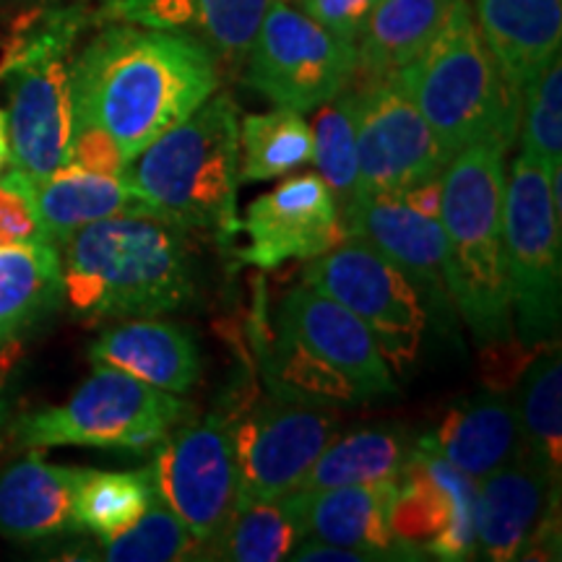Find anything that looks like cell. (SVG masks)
Listing matches in <instances>:
<instances>
[{
	"mask_svg": "<svg viewBox=\"0 0 562 562\" xmlns=\"http://www.w3.org/2000/svg\"><path fill=\"white\" fill-rule=\"evenodd\" d=\"M76 128L89 125L133 161L220 89V63L191 34L102 24L70 66Z\"/></svg>",
	"mask_w": 562,
	"mask_h": 562,
	"instance_id": "obj_1",
	"label": "cell"
},
{
	"mask_svg": "<svg viewBox=\"0 0 562 562\" xmlns=\"http://www.w3.org/2000/svg\"><path fill=\"white\" fill-rule=\"evenodd\" d=\"M63 297L87 318H157L195 300L186 229L161 216H112L58 245Z\"/></svg>",
	"mask_w": 562,
	"mask_h": 562,
	"instance_id": "obj_2",
	"label": "cell"
},
{
	"mask_svg": "<svg viewBox=\"0 0 562 562\" xmlns=\"http://www.w3.org/2000/svg\"><path fill=\"white\" fill-rule=\"evenodd\" d=\"M261 364L271 396L290 402L355 406L396 391L368 328L307 284L281 297L263 331Z\"/></svg>",
	"mask_w": 562,
	"mask_h": 562,
	"instance_id": "obj_3",
	"label": "cell"
},
{
	"mask_svg": "<svg viewBox=\"0 0 562 562\" xmlns=\"http://www.w3.org/2000/svg\"><path fill=\"white\" fill-rule=\"evenodd\" d=\"M391 76L430 125L448 159L480 144L510 151L521 128L524 94L497 68L469 0H456L438 37Z\"/></svg>",
	"mask_w": 562,
	"mask_h": 562,
	"instance_id": "obj_4",
	"label": "cell"
},
{
	"mask_svg": "<svg viewBox=\"0 0 562 562\" xmlns=\"http://www.w3.org/2000/svg\"><path fill=\"white\" fill-rule=\"evenodd\" d=\"M161 220L209 232L229 245L240 232V110L211 94L199 110L154 138L125 175Z\"/></svg>",
	"mask_w": 562,
	"mask_h": 562,
	"instance_id": "obj_5",
	"label": "cell"
},
{
	"mask_svg": "<svg viewBox=\"0 0 562 562\" xmlns=\"http://www.w3.org/2000/svg\"><path fill=\"white\" fill-rule=\"evenodd\" d=\"M505 149L469 146L442 170L440 224L453 307L482 344L510 339L513 307L503 240Z\"/></svg>",
	"mask_w": 562,
	"mask_h": 562,
	"instance_id": "obj_6",
	"label": "cell"
},
{
	"mask_svg": "<svg viewBox=\"0 0 562 562\" xmlns=\"http://www.w3.org/2000/svg\"><path fill=\"white\" fill-rule=\"evenodd\" d=\"M87 21L81 5L55 9L5 55L9 165L30 180L47 178L70 159L76 133L70 50Z\"/></svg>",
	"mask_w": 562,
	"mask_h": 562,
	"instance_id": "obj_7",
	"label": "cell"
},
{
	"mask_svg": "<svg viewBox=\"0 0 562 562\" xmlns=\"http://www.w3.org/2000/svg\"><path fill=\"white\" fill-rule=\"evenodd\" d=\"M191 404L138 381L128 372L97 364L66 404L32 412L11 422L9 432L21 448L76 446L144 456L167 432L191 419Z\"/></svg>",
	"mask_w": 562,
	"mask_h": 562,
	"instance_id": "obj_8",
	"label": "cell"
},
{
	"mask_svg": "<svg viewBox=\"0 0 562 562\" xmlns=\"http://www.w3.org/2000/svg\"><path fill=\"white\" fill-rule=\"evenodd\" d=\"M552 167L521 149L505 180L503 240L510 307L524 344H558L562 313V216L552 201Z\"/></svg>",
	"mask_w": 562,
	"mask_h": 562,
	"instance_id": "obj_9",
	"label": "cell"
},
{
	"mask_svg": "<svg viewBox=\"0 0 562 562\" xmlns=\"http://www.w3.org/2000/svg\"><path fill=\"white\" fill-rule=\"evenodd\" d=\"M243 66L250 89L277 108L305 115L349 87L357 45L336 37L290 0H273Z\"/></svg>",
	"mask_w": 562,
	"mask_h": 562,
	"instance_id": "obj_10",
	"label": "cell"
},
{
	"mask_svg": "<svg viewBox=\"0 0 562 562\" xmlns=\"http://www.w3.org/2000/svg\"><path fill=\"white\" fill-rule=\"evenodd\" d=\"M305 284L347 307L391 370L404 372L419 357L430 311L412 281L372 245L344 237L307 263Z\"/></svg>",
	"mask_w": 562,
	"mask_h": 562,
	"instance_id": "obj_11",
	"label": "cell"
},
{
	"mask_svg": "<svg viewBox=\"0 0 562 562\" xmlns=\"http://www.w3.org/2000/svg\"><path fill=\"white\" fill-rule=\"evenodd\" d=\"M224 422L235 448L237 503L292 495L336 432L328 406L279 396L252 402Z\"/></svg>",
	"mask_w": 562,
	"mask_h": 562,
	"instance_id": "obj_12",
	"label": "cell"
},
{
	"mask_svg": "<svg viewBox=\"0 0 562 562\" xmlns=\"http://www.w3.org/2000/svg\"><path fill=\"white\" fill-rule=\"evenodd\" d=\"M351 87L357 91L355 195L398 199L419 182L440 178L451 159L393 76H355Z\"/></svg>",
	"mask_w": 562,
	"mask_h": 562,
	"instance_id": "obj_13",
	"label": "cell"
},
{
	"mask_svg": "<svg viewBox=\"0 0 562 562\" xmlns=\"http://www.w3.org/2000/svg\"><path fill=\"white\" fill-rule=\"evenodd\" d=\"M151 480L203 550L237 508V463L227 422L220 414L182 422L154 448Z\"/></svg>",
	"mask_w": 562,
	"mask_h": 562,
	"instance_id": "obj_14",
	"label": "cell"
},
{
	"mask_svg": "<svg viewBox=\"0 0 562 562\" xmlns=\"http://www.w3.org/2000/svg\"><path fill=\"white\" fill-rule=\"evenodd\" d=\"M391 533L402 552L435 560L476 558V480L414 442L391 501Z\"/></svg>",
	"mask_w": 562,
	"mask_h": 562,
	"instance_id": "obj_15",
	"label": "cell"
},
{
	"mask_svg": "<svg viewBox=\"0 0 562 562\" xmlns=\"http://www.w3.org/2000/svg\"><path fill=\"white\" fill-rule=\"evenodd\" d=\"M240 229L248 245L237 250V261L258 269L313 261L347 237L339 203L321 175H297L252 201Z\"/></svg>",
	"mask_w": 562,
	"mask_h": 562,
	"instance_id": "obj_16",
	"label": "cell"
},
{
	"mask_svg": "<svg viewBox=\"0 0 562 562\" xmlns=\"http://www.w3.org/2000/svg\"><path fill=\"white\" fill-rule=\"evenodd\" d=\"M339 214L347 237L372 245L412 281L422 302H430L442 321H451L448 243L440 220L422 216L396 195H351Z\"/></svg>",
	"mask_w": 562,
	"mask_h": 562,
	"instance_id": "obj_17",
	"label": "cell"
},
{
	"mask_svg": "<svg viewBox=\"0 0 562 562\" xmlns=\"http://www.w3.org/2000/svg\"><path fill=\"white\" fill-rule=\"evenodd\" d=\"M273 0H97L94 21L191 34L220 66H243Z\"/></svg>",
	"mask_w": 562,
	"mask_h": 562,
	"instance_id": "obj_18",
	"label": "cell"
},
{
	"mask_svg": "<svg viewBox=\"0 0 562 562\" xmlns=\"http://www.w3.org/2000/svg\"><path fill=\"white\" fill-rule=\"evenodd\" d=\"M560 505V490L524 451L476 480V558L508 562L521 558L544 513Z\"/></svg>",
	"mask_w": 562,
	"mask_h": 562,
	"instance_id": "obj_19",
	"label": "cell"
},
{
	"mask_svg": "<svg viewBox=\"0 0 562 562\" xmlns=\"http://www.w3.org/2000/svg\"><path fill=\"white\" fill-rule=\"evenodd\" d=\"M396 482L349 484V487L292 492L286 508L297 518L305 537L370 554V560H393L398 547L391 533V501ZM402 552V550H398Z\"/></svg>",
	"mask_w": 562,
	"mask_h": 562,
	"instance_id": "obj_20",
	"label": "cell"
},
{
	"mask_svg": "<svg viewBox=\"0 0 562 562\" xmlns=\"http://www.w3.org/2000/svg\"><path fill=\"white\" fill-rule=\"evenodd\" d=\"M484 45L518 94L560 55L562 0H472Z\"/></svg>",
	"mask_w": 562,
	"mask_h": 562,
	"instance_id": "obj_21",
	"label": "cell"
},
{
	"mask_svg": "<svg viewBox=\"0 0 562 562\" xmlns=\"http://www.w3.org/2000/svg\"><path fill=\"white\" fill-rule=\"evenodd\" d=\"M83 469L60 467L32 451L0 472V537L34 542L79 531L76 490Z\"/></svg>",
	"mask_w": 562,
	"mask_h": 562,
	"instance_id": "obj_22",
	"label": "cell"
},
{
	"mask_svg": "<svg viewBox=\"0 0 562 562\" xmlns=\"http://www.w3.org/2000/svg\"><path fill=\"white\" fill-rule=\"evenodd\" d=\"M89 360L178 396L191 391L203 372L199 344L191 331L154 318H133L108 328L91 344Z\"/></svg>",
	"mask_w": 562,
	"mask_h": 562,
	"instance_id": "obj_23",
	"label": "cell"
},
{
	"mask_svg": "<svg viewBox=\"0 0 562 562\" xmlns=\"http://www.w3.org/2000/svg\"><path fill=\"white\" fill-rule=\"evenodd\" d=\"M34 206L47 243L60 245L76 229L112 216H159L133 182L66 165L42 180H32Z\"/></svg>",
	"mask_w": 562,
	"mask_h": 562,
	"instance_id": "obj_24",
	"label": "cell"
},
{
	"mask_svg": "<svg viewBox=\"0 0 562 562\" xmlns=\"http://www.w3.org/2000/svg\"><path fill=\"white\" fill-rule=\"evenodd\" d=\"M453 463L472 480H482L524 451L513 402L497 393H482L453 406L438 432L417 440Z\"/></svg>",
	"mask_w": 562,
	"mask_h": 562,
	"instance_id": "obj_25",
	"label": "cell"
},
{
	"mask_svg": "<svg viewBox=\"0 0 562 562\" xmlns=\"http://www.w3.org/2000/svg\"><path fill=\"white\" fill-rule=\"evenodd\" d=\"M456 0H378L357 40L360 79L396 74L425 50L446 24Z\"/></svg>",
	"mask_w": 562,
	"mask_h": 562,
	"instance_id": "obj_26",
	"label": "cell"
},
{
	"mask_svg": "<svg viewBox=\"0 0 562 562\" xmlns=\"http://www.w3.org/2000/svg\"><path fill=\"white\" fill-rule=\"evenodd\" d=\"M60 300L58 245L21 243L0 248V347L55 311Z\"/></svg>",
	"mask_w": 562,
	"mask_h": 562,
	"instance_id": "obj_27",
	"label": "cell"
},
{
	"mask_svg": "<svg viewBox=\"0 0 562 562\" xmlns=\"http://www.w3.org/2000/svg\"><path fill=\"white\" fill-rule=\"evenodd\" d=\"M513 412L518 419L524 453L554 490L562 484V360L560 349L544 344L531 357L518 383Z\"/></svg>",
	"mask_w": 562,
	"mask_h": 562,
	"instance_id": "obj_28",
	"label": "cell"
},
{
	"mask_svg": "<svg viewBox=\"0 0 562 562\" xmlns=\"http://www.w3.org/2000/svg\"><path fill=\"white\" fill-rule=\"evenodd\" d=\"M414 442L402 427H370L344 435L323 448L294 492L349 487V484L396 482L409 461Z\"/></svg>",
	"mask_w": 562,
	"mask_h": 562,
	"instance_id": "obj_29",
	"label": "cell"
},
{
	"mask_svg": "<svg viewBox=\"0 0 562 562\" xmlns=\"http://www.w3.org/2000/svg\"><path fill=\"white\" fill-rule=\"evenodd\" d=\"M305 533L281 501H243L232 510L222 531L206 544V560L279 562L290 558Z\"/></svg>",
	"mask_w": 562,
	"mask_h": 562,
	"instance_id": "obj_30",
	"label": "cell"
},
{
	"mask_svg": "<svg viewBox=\"0 0 562 562\" xmlns=\"http://www.w3.org/2000/svg\"><path fill=\"white\" fill-rule=\"evenodd\" d=\"M157 497L149 467L138 472L83 469L76 490V521L97 539L115 537L136 524Z\"/></svg>",
	"mask_w": 562,
	"mask_h": 562,
	"instance_id": "obj_31",
	"label": "cell"
},
{
	"mask_svg": "<svg viewBox=\"0 0 562 562\" xmlns=\"http://www.w3.org/2000/svg\"><path fill=\"white\" fill-rule=\"evenodd\" d=\"M243 178L263 182L281 178L313 159V133L302 112L273 108L263 115H245L240 123Z\"/></svg>",
	"mask_w": 562,
	"mask_h": 562,
	"instance_id": "obj_32",
	"label": "cell"
},
{
	"mask_svg": "<svg viewBox=\"0 0 562 562\" xmlns=\"http://www.w3.org/2000/svg\"><path fill=\"white\" fill-rule=\"evenodd\" d=\"M313 159L336 203L357 193V91L349 87L321 104L313 123Z\"/></svg>",
	"mask_w": 562,
	"mask_h": 562,
	"instance_id": "obj_33",
	"label": "cell"
},
{
	"mask_svg": "<svg viewBox=\"0 0 562 562\" xmlns=\"http://www.w3.org/2000/svg\"><path fill=\"white\" fill-rule=\"evenodd\" d=\"M100 544L102 558L112 562H175L203 558V547L159 497L136 524L115 537L100 539Z\"/></svg>",
	"mask_w": 562,
	"mask_h": 562,
	"instance_id": "obj_34",
	"label": "cell"
},
{
	"mask_svg": "<svg viewBox=\"0 0 562 562\" xmlns=\"http://www.w3.org/2000/svg\"><path fill=\"white\" fill-rule=\"evenodd\" d=\"M521 149L550 167L562 165V66L560 55L524 89Z\"/></svg>",
	"mask_w": 562,
	"mask_h": 562,
	"instance_id": "obj_35",
	"label": "cell"
},
{
	"mask_svg": "<svg viewBox=\"0 0 562 562\" xmlns=\"http://www.w3.org/2000/svg\"><path fill=\"white\" fill-rule=\"evenodd\" d=\"M21 243H47L42 235L32 180L19 170L0 172V248Z\"/></svg>",
	"mask_w": 562,
	"mask_h": 562,
	"instance_id": "obj_36",
	"label": "cell"
},
{
	"mask_svg": "<svg viewBox=\"0 0 562 562\" xmlns=\"http://www.w3.org/2000/svg\"><path fill=\"white\" fill-rule=\"evenodd\" d=\"M290 3H297L302 13L318 21L321 26H326L336 37L357 45L364 21H368L372 5L378 0H290Z\"/></svg>",
	"mask_w": 562,
	"mask_h": 562,
	"instance_id": "obj_37",
	"label": "cell"
},
{
	"mask_svg": "<svg viewBox=\"0 0 562 562\" xmlns=\"http://www.w3.org/2000/svg\"><path fill=\"white\" fill-rule=\"evenodd\" d=\"M68 165L81 167V170L117 175V178H123V175H128L131 161L125 159L121 146H117L108 133L81 125V128H76L74 133V146H70Z\"/></svg>",
	"mask_w": 562,
	"mask_h": 562,
	"instance_id": "obj_38",
	"label": "cell"
},
{
	"mask_svg": "<svg viewBox=\"0 0 562 562\" xmlns=\"http://www.w3.org/2000/svg\"><path fill=\"white\" fill-rule=\"evenodd\" d=\"M406 206L419 211L422 216H430V220H440V201H442V175L440 178L425 180L419 186L409 188L398 195Z\"/></svg>",
	"mask_w": 562,
	"mask_h": 562,
	"instance_id": "obj_39",
	"label": "cell"
},
{
	"mask_svg": "<svg viewBox=\"0 0 562 562\" xmlns=\"http://www.w3.org/2000/svg\"><path fill=\"white\" fill-rule=\"evenodd\" d=\"M5 74V60L3 66H0V76ZM9 159H11V149H9V125H5V110L0 108V172L9 167Z\"/></svg>",
	"mask_w": 562,
	"mask_h": 562,
	"instance_id": "obj_40",
	"label": "cell"
},
{
	"mask_svg": "<svg viewBox=\"0 0 562 562\" xmlns=\"http://www.w3.org/2000/svg\"><path fill=\"white\" fill-rule=\"evenodd\" d=\"M9 427H11V398H9V391H5V383L0 381V442H3Z\"/></svg>",
	"mask_w": 562,
	"mask_h": 562,
	"instance_id": "obj_41",
	"label": "cell"
}]
</instances>
